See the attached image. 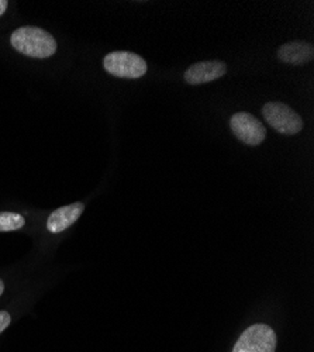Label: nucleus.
I'll return each instance as SVG.
<instances>
[{
	"instance_id": "nucleus-1",
	"label": "nucleus",
	"mask_w": 314,
	"mask_h": 352,
	"mask_svg": "<svg viewBox=\"0 0 314 352\" xmlns=\"http://www.w3.org/2000/svg\"><path fill=\"white\" fill-rule=\"evenodd\" d=\"M10 43L14 50L32 58H49L56 51L55 38L40 27H20L12 34Z\"/></svg>"
},
{
	"instance_id": "nucleus-2",
	"label": "nucleus",
	"mask_w": 314,
	"mask_h": 352,
	"mask_svg": "<svg viewBox=\"0 0 314 352\" xmlns=\"http://www.w3.org/2000/svg\"><path fill=\"white\" fill-rule=\"evenodd\" d=\"M104 69L117 78L138 79L147 72V63L144 58L130 51H114L104 56Z\"/></svg>"
},
{
	"instance_id": "nucleus-3",
	"label": "nucleus",
	"mask_w": 314,
	"mask_h": 352,
	"mask_svg": "<svg viewBox=\"0 0 314 352\" xmlns=\"http://www.w3.org/2000/svg\"><path fill=\"white\" fill-rule=\"evenodd\" d=\"M262 114L267 123L283 135H295L303 129L302 117L284 103H267Z\"/></svg>"
},
{
	"instance_id": "nucleus-4",
	"label": "nucleus",
	"mask_w": 314,
	"mask_h": 352,
	"mask_svg": "<svg viewBox=\"0 0 314 352\" xmlns=\"http://www.w3.org/2000/svg\"><path fill=\"white\" fill-rule=\"evenodd\" d=\"M276 333L267 324H254L248 327L238 341L233 352H275Z\"/></svg>"
},
{
	"instance_id": "nucleus-5",
	"label": "nucleus",
	"mask_w": 314,
	"mask_h": 352,
	"mask_svg": "<svg viewBox=\"0 0 314 352\" xmlns=\"http://www.w3.org/2000/svg\"><path fill=\"white\" fill-rule=\"evenodd\" d=\"M230 127L241 142L251 146L262 144L267 137V130L262 123L249 113H236L230 120Z\"/></svg>"
},
{
	"instance_id": "nucleus-6",
	"label": "nucleus",
	"mask_w": 314,
	"mask_h": 352,
	"mask_svg": "<svg viewBox=\"0 0 314 352\" xmlns=\"http://www.w3.org/2000/svg\"><path fill=\"white\" fill-rule=\"evenodd\" d=\"M225 72L227 65L223 61H202L186 69L185 80L189 85H202L221 78Z\"/></svg>"
},
{
	"instance_id": "nucleus-7",
	"label": "nucleus",
	"mask_w": 314,
	"mask_h": 352,
	"mask_svg": "<svg viewBox=\"0 0 314 352\" xmlns=\"http://www.w3.org/2000/svg\"><path fill=\"white\" fill-rule=\"evenodd\" d=\"M83 210H85V206L80 201L58 208L49 214L47 220V230L52 234L63 232L64 230L69 228L72 224L76 223V220L80 217Z\"/></svg>"
},
{
	"instance_id": "nucleus-8",
	"label": "nucleus",
	"mask_w": 314,
	"mask_h": 352,
	"mask_svg": "<svg viewBox=\"0 0 314 352\" xmlns=\"http://www.w3.org/2000/svg\"><path fill=\"white\" fill-rule=\"evenodd\" d=\"M314 47L307 41H291L278 50V58L284 64L304 65L313 60Z\"/></svg>"
},
{
	"instance_id": "nucleus-9",
	"label": "nucleus",
	"mask_w": 314,
	"mask_h": 352,
	"mask_svg": "<svg viewBox=\"0 0 314 352\" xmlns=\"http://www.w3.org/2000/svg\"><path fill=\"white\" fill-rule=\"evenodd\" d=\"M25 224V219L13 212H0V232L17 231L23 228Z\"/></svg>"
},
{
	"instance_id": "nucleus-10",
	"label": "nucleus",
	"mask_w": 314,
	"mask_h": 352,
	"mask_svg": "<svg viewBox=\"0 0 314 352\" xmlns=\"http://www.w3.org/2000/svg\"><path fill=\"white\" fill-rule=\"evenodd\" d=\"M10 321H12V317L8 311H5V310L0 311V334H2L10 326Z\"/></svg>"
},
{
	"instance_id": "nucleus-11",
	"label": "nucleus",
	"mask_w": 314,
	"mask_h": 352,
	"mask_svg": "<svg viewBox=\"0 0 314 352\" xmlns=\"http://www.w3.org/2000/svg\"><path fill=\"white\" fill-rule=\"evenodd\" d=\"M8 2H6V0H0V16H2V14H5V12L8 10Z\"/></svg>"
},
{
	"instance_id": "nucleus-12",
	"label": "nucleus",
	"mask_w": 314,
	"mask_h": 352,
	"mask_svg": "<svg viewBox=\"0 0 314 352\" xmlns=\"http://www.w3.org/2000/svg\"><path fill=\"white\" fill-rule=\"evenodd\" d=\"M3 292H5V283L2 279H0V296L3 295Z\"/></svg>"
}]
</instances>
